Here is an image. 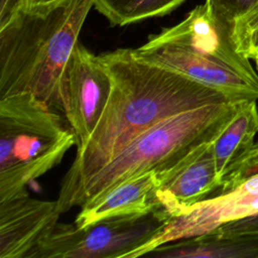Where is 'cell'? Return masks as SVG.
<instances>
[{
    "mask_svg": "<svg viewBox=\"0 0 258 258\" xmlns=\"http://www.w3.org/2000/svg\"><path fill=\"white\" fill-rule=\"evenodd\" d=\"M111 92L87 145L77 152L56 200L60 214L80 186L133 138L172 115L210 104L235 102L173 70L138 56L133 48L98 54ZM240 102V101H239Z\"/></svg>",
    "mask_w": 258,
    "mask_h": 258,
    "instance_id": "6da1fadb",
    "label": "cell"
},
{
    "mask_svg": "<svg viewBox=\"0 0 258 258\" xmlns=\"http://www.w3.org/2000/svg\"><path fill=\"white\" fill-rule=\"evenodd\" d=\"M157 185L156 171H148L123 180L82 205L74 224L79 228H85L111 217L161 211Z\"/></svg>",
    "mask_w": 258,
    "mask_h": 258,
    "instance_id": "8fae6325",
    "label": "cell"
},
{
    "mask_svg": "<svg viewBox=\"0 0 258 258\" xmlns=\"http://www.w3.org/2000/svg\"><path fill=\"white\" fill-rule=\"evenodd\" d=\"M95 0L18 8L0 23V99L31 93L64 114L66 73Z\"/></svg>",
    "mask_w": 258,
    "mask_h": 258,
    "instance_id": "7a4b0ae2",
    "label": "cell"
},
{
    "mask_svg": "<svg viewBox=\"0 0 258 258\" xmlns=\"http://www.w3.org/2000/svg\"><path fill=\"white\" fill-rule=\"evenodd\" d=\"M23 0H0V23L6 21L18 8Z\"/></svg>",
    "mask_w": 258,
    "mask_h": 258,
    "instance_id": "d6986e66",
    "label": "cell"
},
{
    "mask_svg": "<svg viewBox=\"0 0 258 258\" xmlns=\"http://www.w3.org/2000/svg\"><path fill=\"white\" fill-rule=\"evenodd\" d=\"M242 102L205 105L154 124L90 176L69 202L67 212L123 180L169 168L195 147L214 140Z\"/></svg>",
    "mask_w": 258,
    "mask_h": 258,
    "instance_id": "3957f363",
    "label": "cell"
},
{
    "mask_svg": "<svg viewBox=\"0 0 258 258\" xmlns=\"http://www.w3.org/2000/svg\"><path fill=\"white\" fill-rule=\"evenodd\" d=\"M146 255L162 258H258V234H228L216 228L199 236L159 245Z\"/></svg>",
    "mask_w": 258,
    "mask_h": 258,
    "instance_id": "7c38bea8",
    "label": "cell"
},
{
    "mask_svg": "<svg viewBox=\"0 0 258 258\" xmlns=\"http://www.w3.org/2000/svg\"><path fill=\"white\" fill-rule=\"evenodd\" d=\"M217 229L228 234H258V214L227 222Z\"/></svg>",
    "mask_w": 258,
    "mask_h": 258,
    "instance_id": "ac0fdd59",
    "label": "cell"
},
{
    "mask_svg": "<svg viewBox=\"0 0 258 258\" xmlns=\"http://www.w3.org/2000/svg\"><path fill=\"white\" fill-rule=\"evenodd\" d=\"M60 212L56 201L24 192L0 203V258H30L50 234Z\"/></svg>",
    "mask_w": 258,
    "mask_h": 258,
    "instance_id": "9c48e42d",
    "label": "cell"
},
{
    "mask_svg": "<svg viewBox=\"0 0 258 258\" xmlns=\"http://www.w3.org/2000/svg\"><path fill=\"white\" fill-rule=\"evenodd\" d=\"M134 50L138 56L213 88L232 101L258 99V81L186 49L171 45L144 43Z\"/></svg>",
    "mask_w": 258,
    "mask_h": 258,
    "instance_id": "30bf717a",
    "label": "cell"
},
{
    "mask_svg": "<svg viewBox=\"0 0 258 258\" xmlns=\"http://www.w3.org/2000/svg\"><path fill=\"white\" fill-rule=\"evenodd\" d=\"M232 38L242 56L258 58V3L234 21Z\"/></svg>",
    "mask_w": 258,
    "mask_h": 258,
    "instance_id": "9a60e30c",
    "label": "cell"
},
{
    "mask_svg": "<svg viewBox=\"0 0 258 258\" xmlns=\"http://www.w3.org/2000/svg\"><path fill=\"white\" fill-rule=\"evenodd\" d=\"M258 133L256 100H245L213 140V153L219 178L223 177L250 151Z\"/></svg>",
    "mask_w": 258,
    "mask_h": 258,
    "instance_id": "4fadbf2b",
    "label": "cell"
},
{
    "mask_svg": "<svg viewBox=\"0 0 258 258\" xmlns=\"http://www.w3.org/2000/svg\"><path fill=\"white\" fill-rule=\"evenodd\" d=\"M255 62H256V68H257V70H258V58L255 59Z\"/></svg>",
    "mask_w": 258,
    "mask_h": 258,
    "instance_id": "44dd1931",
    "label": "cell"
},
{
    "mask_svg": "<svg viewBox=\"0 0 258 258\" xmlns=\"http://www.w3.org/2000/svg\"><path fill=\"white\" fill-rule=\"evenodd\" d=\"M64 116L77 138V152L87 145L108 102L110 77L99 59L78 42L66 73Z\"/></svg>",
    "mask_w": 258,
    "mask_h": 258,
    "instance_id": "8992f818",
    "label": "cell"
},
{
    "mask_svg": "<svg viewBox=\"0 0 258 258\" xmlns=\"http://www.w3.org/2000/svg\"><path fill=\"white\" fill-rule=\"evenodd\" d=\"M58 1H60V0H23L21 7L33 8V7H38V6L50 5V4L58 2Z\"/></svg>",
    "mask_w": 258,
    "mask_h": 258,
    "instance_id": "ffe728a7",
    "label": "cell"
},
{
    "mask_svg": "<svg viewBox=\"0 0 258 258\" xmlns=\"http://www.w3.org/2000/svg\"><path fill=\"white\" fill-rule=\"evenodd\" d=\"M185 0H95L94 7L112 26H124L151 17L163 16Z\"/></svg>",
    "mask_w": 258,
    "mask_h": 258,
    "instance_id": "5bb4252c",
    "label": "cell"
},
{
    "mask_svg": "<svg viewBox=\"0 0 258 258\" xmlns=\"http://www.w3.org/2000/svg\"><path fill=\"white\" fill-rule=\"evenodd\" d=\"M145 44L186 49L258 81V74L250 59L242 56L236 49L232 26L218 17L207 1L195 7L181 22L149 36Z\"/></svg>",
    "mask_w": 258,
    "mask_h": 258,
    "instance_id": "52a82bcc",
    "label": "cell"
},
{
    "mask_svg": "<svg viewBox=\"0 0 258 258\" xmlns=\"http://www.w3.org/2000/svg\"><path fill=\"white\" fill-rule=\"evenodd\" d=\"M73 145V130L35 95L1 98L0 203L27 192L26 185L58 164Z\"/></svg>",
    "mask_w": 258,
    "mask_h": 258,
    "instance_id": "277c9868",
    "label": "cell"
},
{
    "mask_svg": "<svg viewBox=\"0 0 258 258\" xmlns=\"http://www.w3.org/2000/svg\"><path fill=\"white\" fill-rule=\"evenodd\" d=\"M213 12L222 20L233 25L234 21L253 8L258 0H206Z\"/></svg>",
    "mask_w": 258,
    "mask_h": 258,
    "instance_id": "e0dca14e",
    "label": "cell"
},
{
    "mask_svg": "<svg viewBox=\"0 0 258 258\" xmlns=\"http://www.w3.org/2000/svg\"><path fill=\"white\" fill-rule=\"evenodd\" d=\"M162 211L111 217L85 228L55 225L30 258H135L166 226Z\"/></svg>",
    "mask_w": 258,
    "mask_h": 258,
    "instance_id": "5b68a950",
    "label": "cell"
},
{
    "mask_svg": "<svg viewBox=\"0 0 258 258\" xmlns=\"http://www.w3.org/2000/svg\"><path fill=\"white\" fill-rule=\"evenodd\" d=\"M253 175H258V140L254 142L250 151L223 177L221 187L217 191L218 195L233 189Z\"/></svg>",
    "mask_w": 258,
    "mask_h": 258,
    "instance_id": "2e32d148",
    "label": "cell"
},
{
    "mask_svg": "<svg viewBox=\"0 0 258 258\" xmlns=\"http://www.w3.org/2000/svg\"><path fill=\"white\" fill-rule=\"evenodd\" d=\"M213 140L200 144L175 164L157 172V198L169 218L206 200L221 187Z\"/></svg>",
    "mask_w": 258,
    "mask_h": 258,
    "instance_id": "ba28073f",
    "label": "cell"
}]
</instances>
